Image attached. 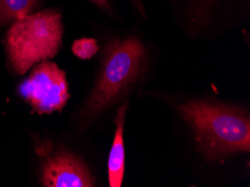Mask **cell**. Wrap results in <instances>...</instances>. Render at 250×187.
I'll list each match as a JSON object with an SVG mask.
<instances>
[{
    "mask_svg": "<svg viewBox=\"0 0 250 187\" xmlns=\"http://www.w3.org/2000/svg\"><path fill=\"white\" fill-rule=\"evenodd\" d=\"M175 109L208 163H222L250 151V116L244 106L194 99L177 103Z\"/></svg>",
    "mask_w": 250,
    "mask_h": 187,
    "instance_id": "2",
    "label": "cell"
},
{
    "mask_svg": "<svg viewBox=\"0 0 250 187\" xmlns=\"http://www.w3.org/2000/svg\"><path fill=\"white\" fill-rule=\"evenodd\" d=\"M88 1L93 5L96 8L99 9L101 13L107 15L109 18L111 19H119L118 14H117V10L113 6L112 0H88Z\"/></svg>",
    "mask_w": 250,
    "mask_h": 187,
    "instance_id": "10",
    "label": "cell"
},
{
    "mask_svg": "<svg viewBox=\"0 0 250 187\" xmlns=\"http://www.w3.org/2000/svg\"><path fill=\"white\" fill-rule=\"evenodd\" d=\"M63 34L62 15L58 9L35 11L11 22L3 41L11 70L22 75L36 64L55 57Z\"/></svg>",
    "mask_w": 250,
    "mask_h": 187,
    "instance_id": "3",
    "label": "cell"
},
{
    "mask_svg": "<svg viewBox=\"0 0 250 187\" xmlns=\"http://www.w3.org/2000/svg\"><path fill=\"white\" fill-rule=\"evenodd\" d=\"M41 0H0V27L35 13Z\"/></svg>",
    "mask_w": 250,
    "mask_h": 187,
    "instance_id": "8",
    "label": "cell"
},
{
    "mask_svg": "<svg viewBox=\"0 0 250 187\" xmlns=\"http://www.w3.org/2000/svg\"><path fill=\"white\" fill-rule=\"evenodd\" d=\"M148 66V49L137 34L111 38L102 53L92 89L78 114L80 128L89 127L129 94L145 78Z\"/></svg>",
    "mask_w": 250,
    "mask_h": 187,
    "instance_id": "1",
    "label": "cell"
},
{
    "mask_svg": "<svg viewBox=\"0 0 250 187\" xmlns=\"http://www.w3.org/2000/svg\"><path fill=\"white\" fill-rule=\"evenodd\" d=\"M132 11L143 21H148V8L147 0H127Z\"/></svg>",
    "mask_w": 250,
    "mask_h": 187,
    "instance_id": "11",
    "label": "cell"
},
{
    "mask_svg": "<svg viewBox=\"0 0 250 187\" xmlns=\"http://www.w3.org/2000/svg\"><path fill=\"white\" fill-rule=\"evenodd\" d=\"M100 46L96 38L82 37L72 44V53L80 60H90L98 54Z\"/></svg>",
    "mask_w": 250,
    "mask_h": 187,
    "instance_id": "9",
    "label": "cell"
},
{
    "mask_svg": "<svg viewBox=\"0 0 250 187\" xmlns=\"http://www.w3.org/2000/svg\"><path fill=\"white\" fill-rule=\"evenodd\" d=\"M182 30L192 37L226 33L247 21L250 0H165Z\"/></svg>",
    "mask_w": 250,
    "mask_h": 187,
    "instance_id": "4",
    "label": "cell"
},
{
    "mask_svg": "<svg viewBox=\"0 0 250 187\" xmlns=\"http://www.w3.org/2000/svg\"><path fill=\"white\" fill-rule=\"evenodd\" d=\"M17 92L40 114L61 111L70 98L65 72L48 61L36 64Z\"/></svg>",
    "mask_w": 250,
    "mask_h": 187,
    "instance_id": "5",
    "label": "cell"
},
{
    "mask_svg": "<svg viewBox=\"0 0 250 187\" xmlns=\"http://www.w3.org/2000/svg\"><path fill=\"white\" fill-rule=\"evenodd\" d=\"M128 111V101L125 99L115 117V136L109 152L107 171L110 187H120L125 178L126 169V152H125V122Z\"/></svg>",
    "mask_w": 250,
    "mask_h": 187,
    "instance_id": "7",
    "label": "cell"
},
{
    "mask_svg": "<svg viewBox=\"0 0 250 187\" xmlns=\"http://www.w3.org/2000/svg\"><path fill=\"white\" fill-rule=\"evenodd\" d=\"M41 183L46 187H93L97 184L84 159L65 149L56 150L43 159Z\"/></svg>",
    "mask_w": 250,
    "mask_h": 187,
    "instance_id": "6",
    "label": "cell"
}]
</instances>
